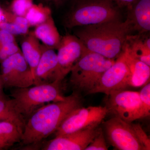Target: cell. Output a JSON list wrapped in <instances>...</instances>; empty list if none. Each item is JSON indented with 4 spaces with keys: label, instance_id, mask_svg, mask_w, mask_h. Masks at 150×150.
<instances>
[{
    "label": "cell",
    "instance_id": "cell-1",
    "mask_svg": "<svg viewBox=\"0 0 150 150\" xmlns=\"http://www.w3.org/2000/svg\"><path fill=\"white\" fill-rule=\"evenodd\" d=\"M81 105L80 97L73 93L40 107L25 121L21 142L26 146L38 144L55 133L65 118Z\"/></svg>",
    "mask_w": 150,
    "mask_h": 150
},
{
    "label": "cell",
    "instance_id": "cell-2",
    "mask_svg": "<svg viewBox=\"0 0 150 150\" xmlns=\"http://www.w3.org/2000/svg\"><path fill=\"white\" fill-rule=\"evenodd\" d=\"M74 34L89 51L111 59L119 56L129 33L133 31L129 18L81 26Z\"/></svg>",
    "mask_w": 150,
    "mask_h": 150
},
{
    "label": "cell",
    "instance_id": "cell-3",
    "mask_svg": "<svg viewBox=\"0 0 150 150\" xmlns=\"http://www.w3.org/2000/svg\"><path fill=\"white\" fill-rule=\"evenodd\" d=\"M62 81L24 88H12L10 101L17 113L25 121L33 112L46 103L62 100Z\"/></svg>",
    "mask_w": 150,
    "mask_h": 150
},
{
    "label": "cell",
    "instance_id": "cell-4",
    "mask_svg": "<svg viewBox=\"0 0 150 150\" xmlns=\"http://www.w3.org/2000/svg\"><path fill=\"white\" fill-rule=\"evenodd\" d=\"M115 4L112 0H78L65 17V26L72 28L119 20Z\"/></svg>",
    "mask_w": 150,
    "mask_h": 150
},
{
    "label": "cell",
    "instance_id": "cell-5",
    "mask_svg": "<svg viewBox=\"0 0 150 150\" xmlns=\"http://www.w3.org/2000/svg\"><path fill=\"white\" fill-rule=\"evenodd\" d=\"M103 124L108 141L116 149H150L149 138L139 124L114 116Z\"/></svg>",
    "mask_w": 150,
    "mask_h": 150
},
{
    "label": "cell",
    "instance_id": "cell-6",
    "mask_svg": "<svg viewBox=\"0 0 150 150\" xmlns=\"http://www.w3.org/2000/svg\"><path fill=\"white\" fill-rule=\"evenodd\" d=\"M115 61L88 50L71 70V84L76 90L88 94L96 86L103 73Z\"/></svg>",
    "mask_w": 150,
    "mask_h": 150
},
{
    "label": "cell",
    "instance_id": "cell-7",
    "mask_svg": "<svg viewBox=\"0 0 150 150\" xmlns=\"http://www.w3.org/2000/svg\"><path fill=\"white\" fill-rule=\"evenodd\" d=\"M108 112L109 110L106 106L78 108L63 121L54 133L55 137L98 127Z\"/></svg>",
    "mask_w": 150,
    "mask_h": 150
},
{
    "label": "cell",
    "instance_id": "cell-8",
    "mask_svg": "<svg viewBox=\"0 0 150 150\" xmlns=\"http://www.w3.org/2000/svg\"><path fill=\"white\" fill-rule=\"evenodd\" d=\"M0 63L4 88H24L34 86L32 72L21 51Z\"/></svg>",
    "mask_w": 150,
    "mask_h": 150
},
{
    "label": "cell",
    "instance_id": "cell-9",
    "mask_svg": "<svg viewBox=\"0 0 150 150\" xmlns=\"http://www.w3.org/2000/svg\"><path fill=\"white\" fill-rule=\"evenodd\" d=\"M129 77L126 50L124 45L121 54L115 59L113 64L105 71L96 86L88 94L103 93L109 96L113 92L124 90L128 87Z\"/></svg>",
    "mask_w": 150,
    "mask_h": 150
},
{
    "label": "cell",
    "instance_id": "cell-10",
    "mask_svg": "<svg viewBox=\"0 0 150 150\" xmlns=\"http://www.w3.org/2000/svg\"><path fill=\"white\" fill-rule=\"evenodd\" d=\"M57 49L58 68L56 81H62L81 56L88 50L76 36L69 34L61 38Z\"/></svg>",
    "mask_w": 150,
    "mask_h": 150
},
{
    "label": "cell",
    "instance_id": "cell-11",
    "mask_svg": "<svg viewBox=\"0 0 150 150\" xmlns=\"http://www.w3.org/2000/svg\"><path fill=\"white\" fill-rule=\"evenodd\" d=\"M108 96L106 107L109 112L127 122L141 119L139 92L124 90L113 92Z\"/></svg>",
    "mask_w": 150,
    "mask_h": 150
},
{
    "label": "cell",
    "instance_id": "cell-12",
    "mask_svg": "<svg viewBox=\"0 0 150 150\" xmlns=\"http://www.w3.org/2000/svg\"><path fill=\"white\" fill-rule=\"evenodd\" d=\"M100 128H91L55 137L42 148L43 150H83L91 143Z\"/></svg>",
    "mask_w": 150,
    "mask_h": 150
},
{
    "label": "cell",
    "instance_id": "cell-13",
    "mask_svg": "<svg viewBox=\"0 0 150 150\" xmlns=\"http://www.w3.org/2000/svg\"><path fill=\"white\" fill-rule=\"evenodd\" d=\"M58 60L54 49L43 44V51L34 72V85L46 84L57 79Z\"/></svg>",
    "mask_w": 150,
    "mask_h": 150
},
{
    "label": "cell",
    "instance_id": "cell-14",
    "mask_svg": "<svg viewBox=\"0 0 150 150\" xmlns=\"http://www.w3.org/2000/svg\"><path fill=\"white\" fill-rule=\"evenodd\" d=\"M126 62L129 70L128 87L138 88L150 81V67L133 56L126 43Z\"/></svg>",
    "mask_w": 150,
    "mask_h": 150
},
{
    "label": "cell",
    "instance_id": "cell-15",
    "mask_svg": "<svg viewBox=\"0 0 150 150\" xmlns=\"http://www.w3.org/2000/svg\"><path fill=\"white\" fill-rule=\"evenodd\" d=\"M127 18L132 24L133 30L139 34L150 30V0L136 1L130 8Z\"/></svg>",
    "mask_w": 150,
    "mask_h": 150
},
{
    "label": "cell",
    "instance_id": "cell-16",
    "mask_svg": "<svg viewBox=\"0 0 150 150\" xmlns=\"http://www.w3.org/2000/svg\"><path fill=\"white\" fill-rule=\"evenodd\" d=\"M24 36L21 43V51L30 67L33 77L35 69L42 55L43 44H40L33 31H29Z\"/></svg>",
    "mask_w": 150,
    "mask_h": 150
},
{
    "label": "cell",
    "instance_id": "cell-17",
    "mask_svg": "<svg viewBox=\"0 0 150 150\" xmlns=\"http://www.w3.org/2000/svg\"><path fill=\"white\" fill-rule=\"evenodd\" d=\"M35 37L43 45L53 49H57L61 37L52 16L42 23L35 26L33 31Z\"/></svg>",
    "mask_w": 150,
    "mask_h": 150
},
{
    "label": "cell",
    "instance_id": "cell-18",
    "mask_svg": "<svg viewBox=\"0 0 150 150\" xmlns=\"http://www.w3.org/2000/svg\"><path fill=\"white\" fill-rule=\"evenodd\" d=\"M126 43L131 54L138 59L150 67V37L142 38L141 34H130Z\"/></svg>",
    "mask_w": 150,
    "mask_h": 150
},
{
    "label": "cell",
    "instance_id": "cell-19",
    "mask_svg": "<svg viewBox=\"0 0 150 150\" xmlns=\"http://www.w3.org/2000/svg\"><path fill=\"white\" fill-rule=\"evenodd\" d=\"M23 131L14 123L0 122V150L11 146L21 142Z\"/></svg>",
    "mask_w": 150,
    "mask_h": 150
},
{
    "label": "cell",
    "instance_id": "cell-20",
    "mask_svg": "<svg viewBox=\"0 0 150 150\" xmlns=\"http://www.w3.org/2000/svg\"><path fill=\"white\" fill-rule=\"evenodd\" d=\"M9 121L14 123L23 131L25 121L14 109L10 99L0 100V122Z\"/></svg>",
    "mask_w": 150,
    "mask_h": 150
},
{
    "label": "cell",
    "instance_id": "cell-21",
    "mask_svg": "<svg viewBox=\"0 0 150 150\" xmlns=\"http://www.w3.org/2000/svg\"><path fill=\"white\" fill-rule=\"evenodd\" d=\"M51 16L50 8L40 3L38 5L33 4L28 11L25 17L27 20L30 27H35L45 21Z\"/></svg>",
    "mask_w": 150,
    "mask_h": 150
},
{
    "label": "cell",
    "instance_id": "cell-22",
    "mask_svg": "<svg viewBox=\"0 0 150 150\" xmlns=\"http://www.w3.org/2000/svg\"><path fill=\"white\" fill-rule=\"evenodd\" d=\"M141 100L140 118L148 117L150 115V84L148 83L139 92Z\"/></svg>",
    "mask_w": 150,
    "mask_h": 150
},
{
    "label": "cell",
    "instance_id": "cell-23",
    "mask_svg": "<svg viewBox=\"0 0 150 150\" xmlns=\"http://www.w3.org/2000/svg\"><path fill=\"white\" fill-rule=\"evenodd\" d=\"M33 4V0H13L7 11L18 16L25 17Z\"/></svg>",
    "mask_w": 150,
    "mask_h": 150
},
{
    "label": "cell",
    "instance_id": "cell-24",
    "mask_svg": "<svg viewBox=\"0 0 150 150\" xmlns=\"http://www.w3.org/2000/svg\"><path fill=\"white\" fill-rule=\"evenodd\" d=\"M29 25L17 23L3 22L0 23V29L4 30L15 35H26L29 32Z\"/></svg>",
    "mask_w": 150,
    "mask_h": 150
},
{
    "label": "cell",
    "instance_id": "cell-25",
    "mask_svg": "<svg viewBox=\"0 0 150 150\" xmlns=\"http://www.w3.org/2000/svg\"><path fill=\"white\" fill-rule=\"evenodd\" d=\"M108 147L105 140L104 134L102 129L100 128L98 133L91 143L85 150H107Z\"/></svg>",
    "mask_w": 150,
    "mask_h": 150
},
{
    "label": "cell",
    "instance_id": "cell-26",
    "mask_svg": "<svg viewBox=\"0 0 150 150\" xmlns=\"http://www.w3.org/2000/svg\"><path fill=\"white\" fill-rule=\"evenodd\" d=\"M20 51L21 49L16 41L0 46V63Z\"/></svg>",
    "mask_w": 150,
    "mask_h": 150
},
{
    "label": "cell",
    "instance_id": "cell-27",
    "mask_svg": "<svg viewBox=\"0 0 150 150\" xmlns=\"http://www.w3.org/2000/svg\"><path fill=\"white\" fill-rule=\"evenodd\" d=\"M16 42L15 36L4 30L0 29V46Z\"/></svg>",
    "mask_w": 150,
    "mask_h": 150
},
{
    "label": "cell",
    "instance_id": "cell-28",
    "mask_svg": "<svg viewBox=\"0 0 150 150\" xmlns=\"http://www.w3.org/2000/svg\"><path fill=\"white\" fill-rule=\"evenodd\" d=\"M119 7H128L129 8L131 7L137 0H112Z\"/></svg>",
    "mask_w": 150,
    "mask_h": 150
},
{
    "label": "cell",
    "instance_id": "cell-29",
    "mask_svg": "<svg viewBox=\"0 0 150 150\" xmlns=\"http://www.w3.org/2000/svg\"><path fill=\"white\" fill-rule=\"evenodd\" d=\"M40 1H41V4H43L44 5L46 6L47 5V6L48 5L51 4L58 6L64 2L66 0H40Z\"/></svg>",
    "mask_w": 150,
    "mask_h": 150
},
{
    "label": "cell",
    "instance_id": "cell-30",
    "mask_svg": "<svg viewBox=\"0 0 150 150\" xmlns=\"http://www.w3.org/2000/svg\"><path fill=\"white\" fill-rule=\"evenodd\" d=\"M4 87L2 81H0V100H6L9 98L7 97L6 95L4 93Z\"/></svg>",
    "mask_w": 150,
    "mask_h": 150
},
{
    "label": "cell",
    "instance_id": "cell-31",
    "mask_svg": "<svg viewBox=\"0 0 150 150\" xmlns=\"http://www.w3.org/2000/svg\"><path fill=\"white\" fill-rule=\"evenodd\" d=\"M6 11L4 10L0 7V23L6 21Z\"/></svg>",
    "mask_w": 150,
    "mask_h": 150
},
{
    "label": "cell",
    "instance_id": "cell-32",
    "mask_svg": "<svg viewBox=\"0 0 150 150\" xmlns=\"http://www.w3.org/2000/svg\"><path fill=\"white\" fill-rule=\"evenodd\" d=\"M0 81H2L1 77V73H0Z\"/></svg>",
    "mask_w": 150,
    "mask_h": 150
}]
</instances>
